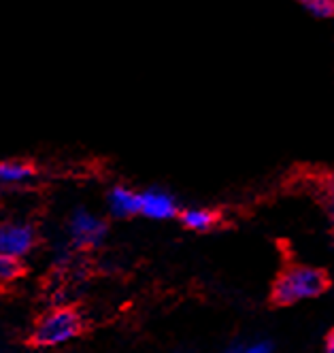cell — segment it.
<instances>
[{"label": "cell", "mask_w": 334, "mask_h": 353, "mask_svg": "<svg viewBox=\"0 0 334 353\" xmlns=\"http://www.w3.org/2000/svg\"><path fill=\"white\" fill-rule=\"evenodd\" d=\"M326 353H334V330L328 334V339H326V349H324Z\"/></svg>", "instance_id": "obj_12"}, {"label": "cell", "mask_w": 334, "mask_h": 353, "mask_svg": "<svg viewBox=\"0 0 334 353\" xmlns=\"http://www.w3.org/2000/svg\"><path fill=\"white\" fill-rule=\"evenodd\" d=\"M181 223L186 225L188 230L194 232H207L211 230L213 225L217 223V215L211 209L204 207H190L181 213Z\"/></svg>", "instance_id": "obj_8"}, {"label": "cell", "mask_w": 334, "mask_h": 353, "mask_svg": "<svg viewBox=\"0 0 334 353\" xmlns=\"http://www.w3.org/2000/svg\"><path fill=\"white\" fill-rule=\"evenodd\" d=\"M328 285L326 274L315 266H290L279 274L273 288V298L279 305H296L324 294Z\"/></svg>", "instance_id": "obj_1"}, {"label": "cell", "mask_w": 334, "mask_h": 353, "mask_svg": "<svg viewBox=\"0 0 334 353\" xmlns=\"http://www.w3.org/2000/svg\"><path fill=\"white\" fill-rule=\"evenodd\" d=\"M68 232H70V239L81 245V247H92V245H98L102 239L107 234V225L102 221L98 215H94L92 211H86V209H77L72 215H70V221H68Z\"/></svg>", "instance_id": "obj_3"}, {"label": "cell", "mask_w": 334, "mask_h": 353, "mask_svg": "<svg viewBox=\"0 0 334 353\" xmlns=\"http://www.w3.org/2000/svg\"><path fill=\"white\" fill-rule=\"evenodd\" d=\"M81 317L72 309H54L37 323L32 332V343L39 347H60L81 332Z\"/></svg>", "instance_id": "obj_2"}, {"label": "cell", "mask_w": 334, "mask_h": 353, "mask_svg": "<svg viewBox=\"0 0 334 353\" xmlns=\"http://www.w3.org/2000/svg\"><path fill=\"white\" fill-rule=\"evenodd\" d=\"M37 234L28 223H3L0 225V254L19 260L35 247Z\"/></svg>", "instance_id": "obj_4"}, {"label": "cell", "mask_w": 334, "mask_h": 353, "mask_svg": "<svg viewBox=\"0 0 334 353\" xmlns=\"http://www.w3.org/2000/svg\"><path fill=\"white\" fill-rule=\"evenodd\" d=\"M304 9L315 17H332L334 15V3H330V0H309V3H304Z\"/></svg>", "instance_id": "obj_11"}, {"label": "cell", "mask_w": 334, "mask_h": 353, "mask_svg": "<svg viewBox=\"0 0 334 353\" xmlns=\"http://www.w3.org/2000/svg\"><path fill=\"white\" fill-rule=\"evenodd\" d=\"M35 176V166L21 160H0V183L17 185Z\"/></svg>", "instance_id": "obj_7"}, {"label": "cell", "mask_w": 334, "mask_h": 353, "mask_svg": "<svg viewBox=\"0 0 334 353\" xmlns=\"http://www.w3.org/2000/svg\"><path fill=\"white\" fill-rule=\"evenodd\" d=\"M179 213L177 200L162 190H145L139 192V215L149 217V219H173Z\"/></svg>", "instance_id": "obj_5"}, {"label": "cell", "mask_w": 334, "mask_h": 353, "mask_svg": "<svg viewBox=\"0 0 334 353\" xmlns=\"http://www.w3.org/2000/svg\"><path fill=\"white\" fill-rule=\"evenodd\" d=\"M224 353H273V345L268 341H253L247 345L233 343Z\"/></svg>", "instance_id": "obj_9"}, {"label": "cell", "mask_w": 334, "mask_h": 353, "mask_svg": "<svg viewBox=\"0 0 334 353\" xmlns=\"http://www.w3.org/2000/svg\"><path fill=\"white\" fill-rule=\"evenodd\" d=\"M21 274V264L15 258L0 254V281H13Z\"/></svg>", "instance_id": "obj_10"}, {"label": "cell", "mask_w": 334, "mask_h": 353, "mask_svg": "<svg viewBox=\"0 0 334 353\" xmlns=\"http://www.w3.org/2000/svg\"><path fill=\"white\" fill-rule=\"evenodd\" d=\"M109 209L117 217H132L139 215V192L117 185L109 192Z\"/></svg>", "instance_id": "obj_6"}, {"label": "cell", "mask_w": 334, "mask_h": 353, "mask_svg": "<svg viewBox=\"0 0 334 353\" xmlns=\"http://www.w3.org/2000/svg\"><path fill=\"white\" fill-rule=\"evenodd\" d=\"M330 192H332V196H334V179L330 181Z\"/></svg>", "instance_id": "obj_13"}]
</instances>
